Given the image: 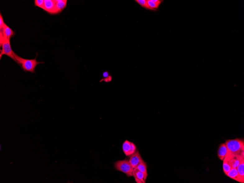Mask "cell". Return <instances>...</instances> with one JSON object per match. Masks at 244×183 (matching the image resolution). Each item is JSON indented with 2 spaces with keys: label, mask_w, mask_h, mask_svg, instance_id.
Wrapping results in <instances>:
<instances>
[{
  "label": "cell",
  "mask_w": 244,
  "mask_h": 183,
  "mask_svg": "<svg viewBox=\"0 0 244 183\" xmlns=\"http://www.w3.org/2000/svg\"><path fill=\"white\" fill-rule=\"evenodd\" d=\"M227 150V154L244 157V141L243 139L227 140L225 143Z\"/></svg>",
  "instance_id": "1"
},
{
  "label": "cell",
  "mask_w": 244,
  "mask_h": 183,
  "mask_svg": "<svg viewBox=\"0 0 244 183\" xmlns=\"http://www.w3.org/2000/svg\"><path fill=\"white\" fill-rule=\"evenodd\" d=\"M14 57L16 60V63L19 65L25 72H30L31 73H35V68L39 64L44 63V62L37 61L36 57L33 59H25L21 57L14 53Z\"/></svg>",
  "instance_id": "2"
},
{
  "label": "cell",
  "mask_w": 244,
  "mask_h": 183,
  "mask_svg": "<svg viewBox=\"0 0 244 183\" xmlns=\"http://www.w3.org/2000/svg\"><path fill=\"white\" fill-rule=\"evenodd\" d=\"M114 167L117 171L123 172L128 177L132 176L133 168L130 165L129 160L127 158L122 161H118L115 162Z\"/></svg>",
  "instance_id": "3"
},
{
  "label": "cell",
  "mask_w": 244,
  "mask_h": 183,
  "mask_svg": "<svg viewBox=\"0 0 244 183\" xmlns=\"http://www.w3.org/2000/svg\"><path fill=\"white\" fill-rule=\"evenodd\" d=\"M1 47H2V50H1V51H0V59L1 60L2 56L6 55L11 58L14 61L16 62L14 55V52L12 50L11 45H10V40L5 39Z\"/></svg>",
  "instance_id": "4"
},
{
  "label": "cell",
  "mask_w": 244,
  "mask_h": 183,
  "mask_svg": "<svg viewBox=\"0 0 244 183\" xmlns=\"http://www.w3.org/2000/svg\"><path fill=\"white\" fill-rule=\"evenodd\" d=\"M130 156V158L129 160V162H130L131 166L134 169L143 160L142 158H141L139 151L137 149L134 153Z\"/></svg>",
  "instance_id": "5"
},
{
  "label": "cell",
  "mask_w": 244,
  "mask_h": 183,
  "mask_svg": "<svg viewBox=\"0 0 244 183\" xmlns=\"http://www.w3.org/2000/svg\"><path fill=\"white\" fill-rule=\"evenodd\" d=\"M56 2L53 0H44V9L48 13L55 14Z\"/></svg>",
  "instance_id": "6"
},
{
  "label": "cell",
  "mask_w": 244,
  "mask_h": 183,
  "mask_svg": "<svg viewBox=\"0 0 244 183\" xmlns=\"http://www.w3.org/2000/svg\"><path fill=\"white\" fill-rule=\"evenodd\" d=\"M0 32L2 33L4 38L7 40H10L12 37H13L15 34V32L6 24L3 30H0Z\"/></svg>",
  "instance_id": "7"
},
{
  "label": "cell",
  "mask_w": 244,
  "mask_h": 183,
  "mask_svg": "<svg viewBox=\"0 0 244 183\" xmlns=\"http://www.w3.org/2000/svg\"><path fill=\"white\" fill-rule=\"evenodd\" d=\"M228 157L231 162L232 167L237 168V166L240 163L242 160L244 159V157L239 156L237 155H226Z\"/></svg>",
  "instance_id": "8"
},
{
  "label": "cell",
  "mask_w": 244,
  "mask_h": 183,
  "mask_svg": "<svg viewBox=\"0 0 244 183\" xmlns=\"http://www.w3.org/2000/svg\"><path fill=\"white\" fill-rule=\"evenodd\" d=\"M132 176L134 177L137 183H145L144 175L142 172L136 169H134L132 172Z\"/></svg>",
  "instance_id": "9"
},
{
  "label": "cell",
  "mask_w": 244,
  "mask_h": 183,
  "mask_svg": "<svg viewBox=\"0 0 244 183\" xmlns=\"http://www.w3.org/2000/svg\"><path fill=\"white\" fill-rule=\"evenodd\" d=\"M67 1L66 0H56L55 14L60 13L66 7Z\"/></svg>",
  "instance_id": "10"
},
{
  "label": "cell",
  "mask_w": 244,
  "mask_h": 183,
  "mask_svg": "<svg viewBox=\"0 0 244 183\" xmlns=\"http://www.w3.org/2000/svg\"><path fill=\"white\" fill-rule=\"evenodd\" d=\"M227 153V150L225 143L221 144L219 147L218 156L221 161H223Z\"/></svg>",
  "instance_id": "11"
},
{
  "label": "cell",
  "mask_w": 244,
  "mask_h": 183,
  "mask_svg": "<svg viewBox=\"0 0 244 183\" xmlns=\"http://www.w3.org/2000/svg\"><path fill=\"white\" fill-rule=\"evenodd\" d=\"M226 175L232 180H235L240 183H241V179L240 178L238 172H237V168H232Z\"/></svg>",
  "instance_id": "12"
},
{
  "label": "cell",
  "mask_w": 244,
  "mask_h": 183,
  "mask_svg": "<svg viewBox=\"0 0 244 183\" xmlns=\"http://www.w3.org/2000/svg\"><path fill=\"white\" fill-rule=\"evenodd\" d=\"M223 161V170L224 174L226 175L232 168V165L227 155Z\"/></svg>",
  "instance_id": "13"
},
{
  "label": "cell",
  "mask_w": 244,
  "mask_h": 183,
  "mask_svg": "<svg viewBox=\"0 0 244 183\" xmlns=\"http://www.w3.org/2000/svg\"><path fill=\"white\" fill-rule=\"evenodd\" d=\"M135 168L142 172L144 175L145 179L146 180L148 176V173L147 165L144 161L143 160L142 161H141Z\"/></svg>",
  "instance_id": "14"
},
{
  "label": "cell",
  "mask_w": 244,
  "mask_h": 183,
  "mask_svg": "<svg viewBox=\"0 0 244 183\" xmlns=\"http://www.w3.org/2000/svg\"><path fill=\"white\" fill-rule=\"evenodd\" d=\"M237 170L238 172L240 178L241 179V183H244V159L242 160L240 163L237 166Z\"/></svg>",
  "instance_id": "15"
},
{
  "label": "cell",
  "mask_w": 244,
  "mask_h": 183,
  "mask_svg": "<svg viewBox=\"0 0 244 183\" xmlns=\"http://www.w3.org/2000/svg\"><path fill=\"white\" fill-rule=\"evenodd\" d=\"M131 148V142L127 140L125 141L123 144L122 149L126 156H129V153Z\"/></svg>",
  "instance_id": "16"
},
{
  "label": "cell",
  "mask_w": 244,
  "mask_h": 183,
  "mask_svg": "<svg viewBox=\"0 0 244 183\" xmlns=\"http://www.w3.org/2000/svg\"><path fill=\"white\" fill-rule=\"evenodd\" d=\"M135 1L140 5L142 7L145 8V9L152 11H156V10L152 9L148 6L146 0H135Z\"/></svg>",
  "instance_id": "17"
},
{
  "label": "cell",
  "mask_w": 244,
  "mask_h": 183,
  "mask_svg": "<svg viewBox=\"0 0 244 183\" xmlns=\"http://www.w3.org/2000/svg\"><path fill=\"white\" fill-rule=\"evenodd\" d=\"M34 4L35 7L40 8L43 10L44 9V0H35Z\"/></svg>",
  "instance_id": "18"
},
{
  "label": "cell",
  "mask_w": 244,
  "mask_h": 183,
  "mask_svg": "<svg viewBox=\"0 0 244 183\" xmlns=\"http://www.w3.org/2000/svg\"><path fill=\"white\" fill-rule=\"evenodd\" d=\"M147 1L148 6L152 9L157 10L159 8V6L153 2L151 0H147Z\"/></svg>",
  "instance_id": "19"
},
{
  "label": "cell",
  "mask_w": 244,
  "mask_h": 183,
  "mask_svg": "<svg viewBox=\"0 0 244 183\" xmlns=\"http://www.w3.org/2000/svg\"><path fill=\"white\" fill-rule=\"evenodd\" d=\"M136 150V148L135 144L132 142H131V148L130 153H129V156L134 153Z\"/></svg>",
  "instance_id": "20"
},
{
  "label": "cell",
  "mask_w": 244,
  "mask_h": 183,
  "mask_svg": "<svg viewBox=\"0 0 244 183\" xmlns=\"http://www.w3.org/2000/svg\"><path fill=\"white\" fill-rule=\"evenodd\" d=\"M112 80V76L110 75L109 76H108V77L102 78L101 80H99V82H104L105 83H108L111 82Z\"/></svg>",
  "instance_id": "21"
},
{
  "label": "cell",
  "mask_w": 244,
  "mask_h": 183,
  "mask_svg": "<svg viewBox=\"0 0 244 183\" xmlns=\"http://www.w3.org/2000/svg\"><path fill=\"white\" fill-rule=\"evenodd\" d=\"M5 24L3 21V16H2L1 13L0 14V30H3Z\"/></svg>",
  "instance_id": "22"
},
{
  "label": "cell",
  "mask_w": 244,
  "mask_h": 183,
  "mask_svg": "<svg viewBox=\"0 0 244 183\" xmlns=\"http://www.w3.org/2000/svg\"><path fill=\"white\" fill-rule=\"evenodd\" d=\"M110 75H110V73L108 71H106L103 72V78L108 77V76H109Z\"/></svg>",
  "instance_id": "23"
},
{
  "label": "cell",
  "mask_w": 244,
  "mask_h": 183,
  "mask_svg": "<svg viewBox=\"0 0 244 183\" xmlns=\"http://www.w3.org/2000/svg\"><path fill=\"white\" fill-rule=\"evenodd\" d=\"M153 2L157 4V5L160 6V4L163 1V0H151Z\"/></svg>",
  "instance_id": "24"
}]
</instances>
